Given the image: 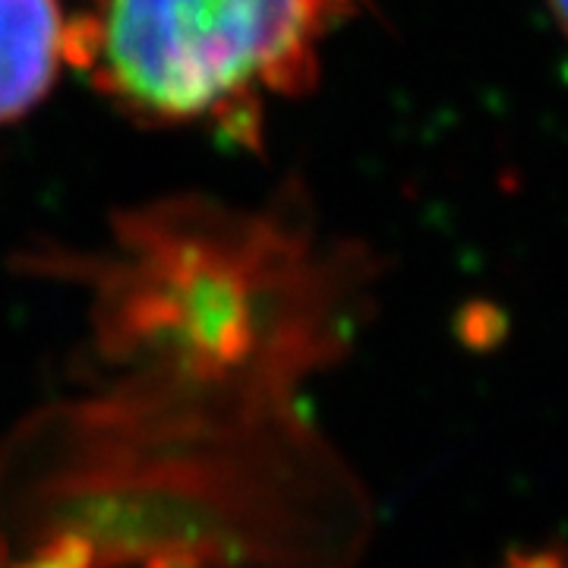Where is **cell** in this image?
<instances>
[{
  "label": "cell",
  "instance_id": "1",
  "mask_svg": "<svg viewBox=\"0 0 568 568\" xmlns=\"http://www.w3.org/2000/svg\"><path fill=\"white\" fill-rule=\"evenodd\" d=\"M357 0H82L63 61L130 118L260 145L272 102L320 80L328 32Z\"/></svg>",
  "mask_w": 568,
  "mask_h": 568
},
{
  "label": "cell",
  "instance_id": "2",
  "mask_svg": "<svg viewBox=\"0 0 568 568\" xmlns=\"http://www.w3.org/2000/svg\"><path fill=\"white\" fill-rule=\"evenodd\" d=\"M61 0H0V126L26 118L61 77Z\"/></svg>",
  "mask_w": 568,
  "mask_h": 568
},
{
  "label": "cell",
  "instance_id": "3",
  "mask_svg": "<svg viewBox=\"0 0 568 568\" xmlns=\"http://www.w3.org/2000/svg\"><path fill=\"white\" fill-rule=\"evenodd\" d=\"M506 568H568L566 547L518 549L506 559Z\"/></svg>",
  "mask_w": 568,
  "mask_h": 568
},
{
  "label": "cell",
  "instance_id": "4",
  "mask_svg": "<svg viewBox=\"0 0 568 568\" xmlns=\"http://www.w3.org/2000/svg\"><path fill=\"white\" fill-rule=\"evenodd\" d=\"M549 7H552L556 26H559V29L568 36V0H549Z\"/></svg>",
  "mask_w": 568,
  "mask_h": 568
}]
</instances>
